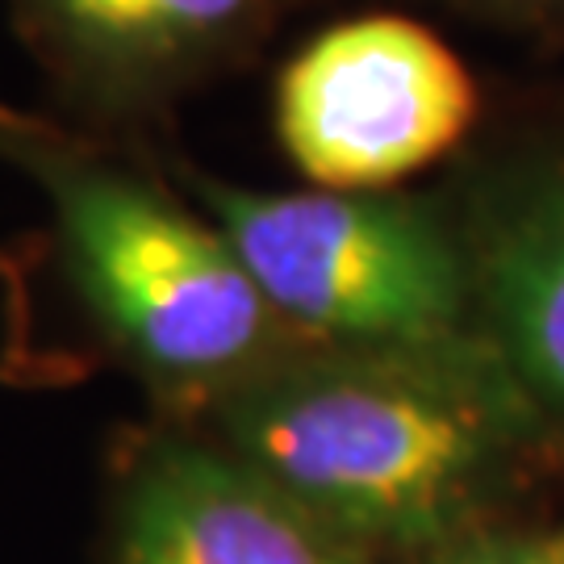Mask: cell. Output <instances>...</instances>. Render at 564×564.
Listing matches in <instances>:
<instances>
[{
	"instance_id": "6da1fadb",
	"label": "cell",
	"mask_w": 564,
	"mask_h": 564,
	"mask_svg": "<svg viewBox=\"0 0 564 564\" xmlns=\"http://www.w3.org/2000/svg\"><path fill=\"white\" fill-rule=\"evenodd\" d=\"M223 452L364 547H431L544 447L547 419L477 326L423 343L293 347L214 402Z\"/></svg>"
},
{
	"instance_id": "7a4b0ae2",
	"label": "cell",
	"mask_w": 564,
	"mask_h": 564,
	"mask_svg": "<svg viewBox=\"0 0 564 564\" xmlns=\"http://www.w3.org/2000/svg\"><path fill=\"white\" fill-rule=\"evenodd\" d=\"M0 160L42 193L46 251L72 302L163 393L214 405L263 364L305 347L202 205L142 155L0 105Z\"/></svg>"
},
{
	"instance_id": "3957f363",
	"label": "cell",
	"mask_w": 564,
	"mask_h": 564,
	"mask_svg": "<svg viewBox=\"0 0 564 564\" xmlns=\"http://www.w3.org/2000/svg\"><path fill=\"white\" fill-rule=\"evenodd\" d=\"M181 172L272 314L310 347L423 343L473 326L447 193H256Z\"/></svg>"
},
{
	"instance_id": "277c9868",
	"label": "cell",
	"mask_w": 564,
	"mask_h": 564,
	"mask_svg": "<svg viewBox=\"0 0 564 564\" xmlns=\"http://www.w3.org/2000/svg\"><path fill=\"white\" fill-rule=\"evenodd\" d=\"M481 109L460 55L393 13L330 25L276 84L284 155L323 188H389L444 160Z\"/></svg>"
},
{
	"instance_id": "5b68a950",
	"label": "cell",
	"mask_w": 564,
	"mask_h": 564,
	"mask_svg": "<svg viewBox=\"0 0 564 564\" xmlns=\"http://www.w3.org/2000/svg\"><path fill=\"white\" fill-rule=\"evenodd\" d=\"M80 113L139 126L239 63L276 0H4Z\"/></svg>"
},
{
	"instance_id": "8992f818",
	"label": "cell",
	"mask_w": 564,
	"mask_h": 564,
	"mask_svg": "<svg viewBox=\"0 0 564 564\" xmlns=\"http://www.w3.org/2000/svg\"><path fill=\"white\" fill-rule=\"evenodd\" d=\"M468 260L473 326L564 419V147L485 160L447 188Z\"/></svg>"
},
{
	"instance_id": "52a82bcc",
	"label": "cell",
	"mask_w": 564,
	"mask_h": 564,
	"mask_svg": "<svg viewBox=\"0 0 564 564\" xmlns=\"http://www.w3.org/2000/svg\"><path fill=\"white\" fill-rule=\"evenodd\" d=\"M118 564H372V547L223 447L163 444L121 494Z\"/></svg>"
},
{
	"instance_id": "ba28073f",
	"label": "cell",
	"mask_w": 564,
	"mask_h": 564,
	"mask_svg": "<svg viewBox=\"0 0 564 564\" xmlns=\"http://www.w3.org/2000/svg\"><path fill=\"white\" fill-rule=\"evenodd\" d=\"M419 564H564V519L544 527H514V531L473 527L423 552Z\"/></svg>"
},
{
	"instance_id": "9c48e42d",
	"label": "cell",
	"mask_w": 564,
	"mask_h": 564,
	"mask_svg": "<svg viewBox=\"0 0 564 564\" xmlns=\"http://www.w3.org/2000/svg\"><path fill=\"white\" fill-rule=\"evenodd\" d=\"M468 9H481V13H494V18H552V0H460Z\"/></svg>"
},
{
	"instance_id": "30bf717a",
	"label": "cell",
	"mask_w": 564,
	"mask_h": 564,
	"mask_svg": "<svg viewBox=\"0 0 564 564\" xmlns=\"http://www.w3.org/2000/svg\"><path fill=\"white\" fill-rule=\"evenodd\" d=\"M552 18H564V0H552Z\"/></svg>"
}]
</instances>
